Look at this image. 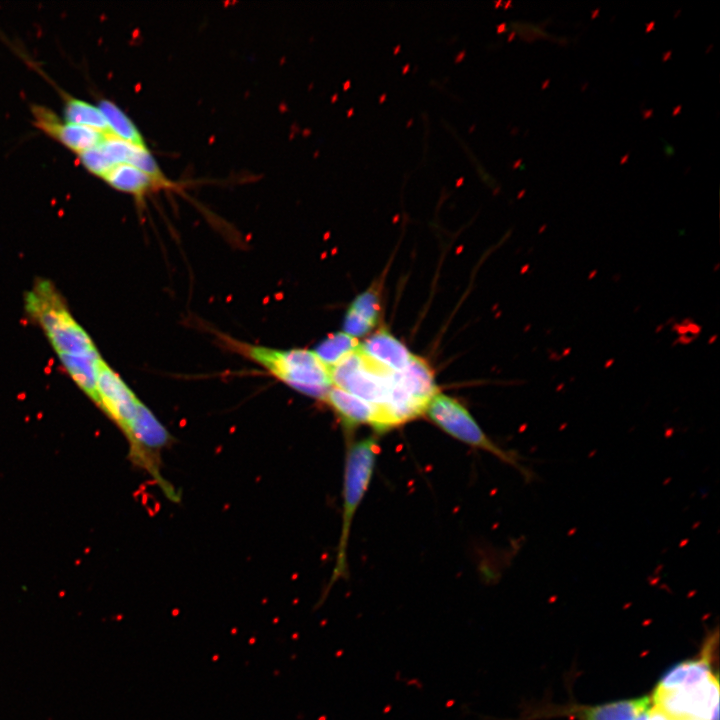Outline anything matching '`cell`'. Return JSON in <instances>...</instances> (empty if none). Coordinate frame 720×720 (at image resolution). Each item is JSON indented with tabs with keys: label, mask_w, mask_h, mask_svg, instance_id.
Returning a JSON list of instances; mask_svg holds the SVG:
<instances>
[{
	"label": "cell",
	"mask_w": 720,
	"mask_h": 720,
	"mask_svg": "<svg viewBox=\"0 0 720 720\" xmlns=\"http://www.w3.org/2000/svg\"><path fill=\"white\" fill-rule=\"evenodd\" d=\"M62 94L64 99V121L110 133L107 122L98 106L75 98L66 92H62Z\"/></svg>",
	"instance_id": "e0dca14e"
},
{
	"label": "cell",
	"mask_w": 720,
	"mask_h": 720,
	"mask_svg": "<svg viewBox=\"0 0 720 720\" xmlns=\"http://www.w3.org/2000/svg\"><path fill=\"white\" fill-rule=\"evenodd\" d=\"M359 348L371 359L394 372L402 371L413 355L402 342L383 329L359 344Z\"/></svg>",
	"instance_id": "8fae6325"
},
{
	"label": "cell",
	"mask_w": 720,
	"mask_h": 720,
	"mask_svg": "<svg viewBox=\"0 0 720 720\" xmlns=\"http://www.w3.org/2000/svg\"><path fill=\"white\" fill-rule=\"evenodd\" d=\"M231 343L241 354L298 392L324 400L332 387L330 370L314 351L281 350L235 341Z\"/></svg>",
	"instance_id": "7a4b0ae2"
},
{
	"label": "cell",
	"mask_w": 720,
	"mask_h": 720,
	"mask_svg": "<svg viewBox=\"0 0 720 720\" xmlns=\"http://www.w3.org/2000/svg\"><path fill=\"white\" fill-rule=\"evenodd\" d=\"M96 394L97 405L126 434L141 401L104 360L101 361L99 366Z\"/></svg>",
	"instance_id": "52a82bcc"
},
{
	"label": "cell",
	"mask_w": 720,
	"mask_h": 720,
	"mask_svg": "<svg viewBox=\"0 0 720 720\" xmlns=\"http://www.w3.org/2000/svg\"><path fill=\"white\" fill-rule=\"evenodd\" d=\"M348 310L375 326L380 315V300L377 289L372 287L359 294L352 301Z\"/></svg>",
	"instance_id": "d6986e66"
},
{
	"label": "cell",
	"mask_w": 720,
	"mask_h": 720,
	"mask_svg": "<svg viewBox=\"0 0 720 720\" xmlns=\"http://www.w3.org/2000/svg\"><path fill=\"white\" fill-rule=\"evenodd\" d=\"M636 720H677L665 716L653 706L640 715Z\"/></svg>",
	"instance_id": "7402d4cb"
},
{
	"label": "cell",
	"mask_w": 720,
	"mask_h": 720,
	"mask_svg": "<svg viewBox=\"0 0 720 720\" xmlns=\"http://www.w3.org/2000/svg\"><path fill=\"white\" fill-rule=\"evenodd\" d=\"M652 706L665 716L677 720H718V675L669 691H655Z\"/></svg>",
	"instance_id": "8992f818"
},
{
	"label": "cell",
	"mask_w": 720,
	"mask_h": 720,
	"mask_svg": "<svg viewBox=\"0 0 720 720\" xmlns=\"http://www.w3.org/2000/svg\"><path fill=\"white\" fill-rule=\"evenodd\" d=\"M31 111L34 125L38 129L77 155L99 146L110 134L91 127L63 122L51 109L42 105H32Z\"/></svg>",
	"instance_id": "ba28073f"
},
{
	"label": "cell",
	"mask_w": 720,
	"mask_h": 720,
	"mask_svg": "<svg viewBox=\"0 0 720 720\" xmlns=\"http://www.w3.org/2000/svg\"><path fill=\"white\" fill-rule=\"evenodd\" d=\"M373 327L374 326L367 321L347 310L344 317V333L356 338L368 334Z\"/></svg>",
	"instance_id": "44dd1931"
},
{
	"label": "cell",
	"mask_w": 720,
	"mask_h": 720,
	"mask_svg": "<svg viewBox=\"0 0 720 720\" xmlns=\"http://www.w3.org/2000/svg\"><path fill=\"white\" fill-rule=\"evenodd\" d=\"M102 179L112 188L138 198L156 187L163 186L146 173L129 164L115 165Z\"/></svg>",
	"instance_id": "5bb4252c"
},
{
	"label": "cell",
	"mask_w": 720,
	"mask_h": 720,
	"mask_svg": "<svg viewBox=\"0 0 720 720\" xmlns=\"http://www.w3.org/2000/svg\"><path fill=\"white\" fill-rule=\"evenodd\" d=\"M358 347L359 342L356 338L344 332H337L322 340L314 352L330 370Z\"/></svg>",
	"instance_id": "ac0fdd59"
},
{
	"label": "cell",
	"mask_w": 720,
	"mask_h": 720,
	"mask_svg": "<svg viewBox=\"0 0 720 720\" xmlns=\"http://www.w3.org/2000/svg\"><path fill=\"white\" fill-rule=\"evenodd\" d=\"M97 106L101 110L112 135L136 146L147 147L137 126L114 102L101 99Z\"/></svg>",
	"instance_id": "2e32d148"
},
{
	"label": "cell",
	"mask_w": 720,
	"mask_h": 720,
	"mask_svg": "<svg viewBox=\"0 0 720 720\" xmlns=\"http://www.w3.org/2000/svg\"><path fill=\"white\" fill-rule=\"evenodd\" d=\"M650 706L651 698L642 697L586 707L578 712L581 720H636Z\"/></svg>",
	"instance_id": "9a60e30c"
},
{
	"label": "cell",
	"mask_w": 720,
	"mask_h": 720,
	"mask_svg": "<svg viewBox=\"0 0 720 720\" xmlns=\"http://www.w3.org/2000/svg\"><path fill=\"white\" fill-rule=\"evenodd\" d=\"M332 386L381 409L389 400L395 372L371 359L358 347L330 369Z\"/></svg>",
	"instance_id": "5b68a950"
},
{
	"label": "cell",
	"mask_w": 720,
	"mask_h": 720,
	"mask_svg": "<svg viewBox=\"0 0 720 720\" xmlns=\"http://www.w3.org/2000/svg\"><path fill=\"white\" fill-rule=\"evenodd\" d=\"M135 455L147 464L146 453L158 450L169 441V433L152 412L141 402L136 415L126 432Z\"/></svg>",
	"instance_id": "30bf717a"
},
{
	"label": "cell",
	"mask_w": 720,
	"mask_h": 720,
	"mask_svg": "<svg viewBox=\"0 0 720 720\" xmlns=\"http://www.w3.org/2000/svg\"><path fill=\"white\" fill-rule=\"evenodd\" d=\"M396 378L411 396L426 406L430 399L439 392L430 366L416 355H412L402 371L396 372Z\"/></svg>",
	"instance_id": "7c38bea8"
},
{
	"label": "cell",
	"mask_w": 720,
	"mask_h": 720,
	"mask_svg": "<svg viewBox=\"0 0 720 720\" xmlns=\"http://www.w3.org/2000/svg\"><path fill=\"white\" fill-rule=\"evenodd\" d=\"M78 158L88 172L100 178L116 165L100 145L78 154Z\"/></svg>",
	"instance_id": "ffe728a7"
},
{
	"label": "cell",
	"mask_w": 720,
	"mask_h": 720,
	"mask_svg": "<svg viewBox=\"0 0 720 720\" xmlns=\"http://www.w3.org/2000/svg\"><path fill=\"white\" fill-rule=\"evenodd\" d=\"M324 400L347 429L365 424L381 431V414L378 406L334 386L329 389Z\"/></svg>",
	"instance_id": "9c48e42d"
},
{
	"label": "cell",
	"mask_w": 720,
	"mask_h": 720,
	"mask_svg": "<svg viewBox=\"0 0 720 720\" xmlns=\"http://www.w3.org/2000/svg\"><path fill=\"white\" fill-rule=\"evenodd\" d=\"M25 309L45 332L60 361L98 353L87 332L73 318L56 288L37 281L25 296Z\"/></svg>",
	"instance_id": "6da1fadb"
},
{
	"label": "cell",
	"mask_w": 720,
	"mask_h": 720,
	"mask_svg": "<svg viewBox=\"0 0 720 720\" xmlns=\"http://www.w3.org/2000/svg\"><path fill=\"white\" fill-rule=\"evenodd\" d=\"M378 442L373 437L351 442L347 449L344 470L343 518L336 565L329 588L347 573V545L353 517L370 484L377 455Z\"/></svg>",
	"instance_id": "3957f363"
},
{
	"label": "cell",
	"mask_w": 720,
	"mask_h": 720,
	"mask_svg": "<svg viewBox=\"0 0 720 720\" xmlns=\"http://www.w3.org/2000/svg\"><path fill=\"white\" fill-rule=\"evenodd\" d=\"M424 414L451 437L473 448L491 453L513 466L528 480L532 472L519 463L518 455L503 450L482 430L465 406L455 398L438 392L428 402Z\"/></svg>",
	"instance_id": "277c9868"
},
{
	"label": "cell",
	"mask_w": 720,
	"mask_h": 720,
	"mask_svg": "<svg viewBox=\"0 0 720 720\" xmlns=\"http://www.w3.org/2000/svg\"><path fill=\"white\" fill-rule=\"evenodd\" d=\"M711 646L706 647L703 654L693 660L681 662L669 669L657 684L655 691H669L682 686L701 682L713 673L711 670Z\"/></svg>",
	"instance_id": "4fadbf2b"
}]
</instances>
